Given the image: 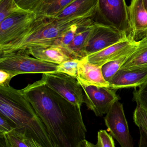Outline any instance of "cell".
<instances>
[{
    "label": "cell",
    "instance_id": "5",
    "mask_svg": "<svg viewBox=\"0 0 147 147\" xmlns=\"http://www.w3.org/2000/svg\"><path fill=\"white\" fill-rule=\"evenodd\" d=\"M93 20L110 26L129 36L128 6L125 0H98Z\"/></svg>",
    "mask_w": 147,
    "mask_h": 147
},
{
    "label": "cell",
    "instance_id": "15",
    "mask_svg": "<svg viewBox=\"0 0 147 147\" xmlns=\"http://www.w3.org/2000/svg\"><path fill=\"white\" fill-rule=\"evenodd\" d=\"M77 79L79 83L86 85L109 87V84L104 78L102 67L88 63L84 58L79 64Z\"/></svg>",
    "mask_w": 147,
    "mask_h": 147
},
{
    "label": "cell",
    "instance_id": "23",
    "mask_svg": "<svg viewBox=\"0 0 147 147\" xmlns=\"http://www.w3.org/2000/svg\"><path fill=\"white\" fill-rule=\"evenodd\" d=\"M22 135L14 131L3 137L7 147H28Z\"/></svg>",
    "mask_w": 147,
    "mask_h": 147
},
{
    "label": "cell",
    "instance_id": "11",
    "mask_svg": "<svg viewBox=\"0 0 147 147\" xmlns=\"http://www.w3.org/2000/svg\"><path fill=\"white\" fill-rule=\"evenodd\" d=\"M129 37L138 41L147 36V10L143 0H131L128 6Z\"/></svg>",
    "mask_w": 147,
    "mask_h": 147
},
{
    "label": "cell",
    "instance_id": "24",
    "mask_svg": "<svg viewBox=\"0 0 147 147\" xmlns=\"http://www.w3.org/2000/svg\"><path fill=\"white\" fill-rule=\"evenodd\" d=\"M44 0H14L20 9L29 13H35Z\"/></svg>",
    "mask_w": 147,
    "mask_h": 147
},
{
    "label": "cell",
    "instance_id": "30",
    "mask_svg": "<svg viewBox=\"0 0 147 147\" xmlns=\"http://www.w3.org/2000/svg\"><path fill=\"white\" fill-rule=\"evenodd\" d=\"M140 139L138 147H147V138L144 133L140 129Z\"/></svg>",
    "mask_w": 147,
    "mask_h": 147
},
{
    "label": "cell",
    "instance_id": "22",
    "mask_svg": "<svg viewBox=\"0 0 147 147\" xmlns=\"http://www.w3.org/2000/svg\"><path fill=\"white\" fill-rule=\"evenodd\" d=\"M81 59H71L59 64L57 72L70 75L77 78L78 73V65Z\"/></svg>",
    "mask_w": 147,
    "mask_h": 147
},
{
    "label": "cell",
    "instance_id": "25",
    "mask_svg": "<svg viewBox=\"0 0 147 147\" xmlns=\"http://www.w3.org/2000/svg\"><path fill=\"white\" fill-rule=\"evenodd\" d=\"M133 100L137 105H141L147 109V82L135 89Z\"/></svg>",
    "mask_w": 147,
    "mask_h": 147
},
{
    "label": "cell",
    "instance_id": "31",
    "mask_svg": "<svg viewBox=\"0 0 147 147\" xmlns=\"http://www.w3.org/2000/svg\"><path fill=\"white\" fill-rule=\"evenodd\" d=\"M79 147H96V145L89 142L86 140L82 141L79 144Z\"/></svg>",
    "mask_w": 147,
    "mask_h": 147
},
{
    "label": "cell",
    "instance_id": "10",
    "mask_svg": "<svg viewBox=\"0 0 147 147\" xmlns=\"http://www.w3.org/2000/svg\"><path fill=\"white\" fill-rule=\"evenodd\" d=\"M110 26L95 22L85 50V57L102 51L128 38Z\"/></svg>",
    "mask_w": 147,
    "mask_h": 147
},
{
    "label": "cell",
    "instance_id": "4",
    "mask_svg": "<svg viewBox=\"0 0 147 147\" xmlns=\"http://www.w3.org/2000/svg\"><path fill=\"white\" fill-rule=\"evenodd\" d=\"M27 50L0 54V70L9 72L13 77L25 74L57 72L58 65L30 57Z\"/></svg>",
    "mask_w": 147,
    "mask_h": 147
},
{
    "label": "cell",
    "instance_id": "28",
    "mask_svg": "<svg viewBox=\"0 0 147 147\" xmlns=\"http://www.w3.org/2000/svg\"><path fill=\"white\" fill-rule=\"evenodd\" d=\"M14 77L9 72L0 70V86L10 85L9 83Z\"/></svg>",
    "mask_w": 147,
    "mask_h": 147
},
{
    "label": "cell",
    "instance_id": "8",
    "mask_svg": "<svg viewBox=\"0 0 147 147\" xmlns=\"http://www.w3.org/2000/svg\"><path fill=\"white\" fill-rule=\"evenodd\" d=\"M79 84L83 91L84 103L96 116L107 114L113 105L120 99L115 90L109 87Z\"/></svg>",
    "mask_w": 147,
    "mask_h": 147
},
{
    "label": "cell",
    "instance_id": "6",
    "mask_svg": "<svg viewBox=\"0 0 147 147\" xmlns=\"http://www.w3.org/2000/svg\"><path fill=\"white\" fill-rule=\"evenodd\" d=\"M42 79L51 89L81 108L84 103L83 91L77 78L57 71L42 74Z\"/></svg>",
    "mask_w": 147,
    "mask_h": 147
},
{
    "label": "cell",
    "instance_id": "13",
    "mask_svg": "<svg viewBox=\"0 0 147 147\" xmlns=\"http://www.w3.org/2000/svg\"><path fill=\"white\" fill-rule=\"evenodd\" d=\"M97 5L98 0H75L54 17L64 20L93 19Z\"/></svg>",
    "mask_w": 147,
    "mask_h": 147
},
{
    "label": "cell",
    "instance_id": "9",
    "mask_svg": "<svg viewBox=\"0 0 147 147\" xmlns=\"http://www.w3.org/2000/svg\"><path fill=\"white\" fill-rule=\"evenodd\" d=\"M108 131L121 147H134L123 105L118 101L111 106L104 117Z\"/></svg>",
    "mask_w": 147,
    "mask_h": 147
},
{
    "label": "cell",
    "instance_id": "33",
    "mask_svg": "<svg viewBox=\"0 0 147 147\" xmlns=\"http://www.w3.org/2000/svg\"><path fill=\"white\" fill-rule=\"evenodd\" d=\"M144 2V5H145V7L147 10V0H143Z\"/></svg>",
    "mask_w": 147,
    "mask_h": 147
},
{
    "label": "cell",
    "instance_id": "17",
    "mask_svg": "<svg viewBox=\"0 0 147 147\" xmlns=\"http://www.w3.org/2000/svg\"><path fill=\"white\" fill-rule=\"evenodd\" d=\"M147 69V36L139 48L128 59L120 70Z\"/></svg>",
    "mask_w": 147,
    "mask_h": 147
},
{
    "label": "cell",
    "instance_id": "1",
    "mask_svg": "<svg viewBox=\"0 0 147 147\" xmlns=\"http://www.w3.org/2000/svg\"><path fill=\"white\" fill-rule=\"evenodd\" d=\"M22 90L45 125L55 147H79L87 129L80 108L49 87L42 78Z\"/></svg>",
    "mask_w": 147,
    "mask_h": 147
},
{
    "label": "cell",
    "instance_id": "3",
    "mask_svg": "<svg viewBox=\"0 0 147 147\" xmlns=\"http://www.w3.org/2000/svg\"><path fill=\"white\" fill-rule=\"evenodd\" d=\"M83 19L64 20L38 16L29 31L20 38L0 47V54L27 50L33 47L51 46L72 25Z\"/></svg>",
    "mask_w": 147,
    "mask_h": 147
},
{
    "label": "cell",
    "instance_id": "14",
    "mask_svg": "<svg viewBox=\"0 0 147 147\" xmlns=\"http://www.w3.org/2000/svg\"><path fill=\"white\" fill-rule=\"evenodd\" d=\"M147 82V69L119 70L109 83L114 90L137 88Z\"/></svg>",
    "mask_w": 147,
    "mask_h": 147
},
{
    "label": "cell",
    "instance_id": "26",
    "mask_svg": "<svg viewBox=\"0 0 147 147\" xmlns=\"http://www.w3.org/2000/svg\"><path fill=\"white\" fill-rule=\"evenodd\" d=\"M96 147H115L113 138L105 130H100L98 133Z\"/></svg>",
    "mask_w": 147,
    "mask_h": 147
},
{
    "label": "cell",
    "instance_id": "21",
    "mask_svg": "<svg viewBox=\"0 0 147 147\" xmlns=\"http://www.w3.org/2000/svg\"><path fill=\"white\" fill-rule=\"evenodd\" d=\"M22 11L14 0H0V22L12 14Z\"/></svg>",
    "mask_w": 147,
    "mask_h": 147
},
{
    "label": "cell",
    "instance_id": "2",
    "mask_svg": "<svg viewBox=\"0 0 147 147\" xmlns=\"http://www.w3.org/2000/svg\"><path fill=\"white\" fill-rule=\"evenodd\" d=\"M0 114L10 120L15 131L43 147H55L44 124L22 90L0 86Z\"/></svg>",
    "mask_w": 147,
    "mask_h": 147
},
{
    "label": "cell",
    "instance_id": "27",
    "mask_svg": "<svg viewBox=\"0 0 147 147\" xmlns=\"http://www.w3.org/2000/svg\"><path fill=\"white\" fill-rule=\"evenodd\" d=\"M15 130L13 123L4 116L0 114V138Z\"/></svg>",
    "mask_w": 147,
    "mask_h": 147
},
{
    "label": "cell",
    "instance_id": "19",
    "mask_svg": "<svg viewBox=\"0 0 147 147\" xmlns=\"http://www.w3.org/2000/svg\"><path fill=\"white\" fill-rule=\"evenodd\" d=\"M75 0H44L35 13L38 16L54 17Z\"/></svg>",
    "mask_w": 147,
    "mask_h": 147
},
{
    "label": "cell",
    "instance_id": "12",
    "mask_svg": "<svg viewBox=\"0 0 147 147\" xmlns=\"http://www.w3.org/2000/svg\"><path fill=\"white\" fill-rule=\"evenodd\" d=\"M139 41L128 37L102 51L89 55L84 59L88 63L102 67L107 63L116 60L127 53Z\"/></svg>",
    "mask_w": 147,
    "mask_h": 147
},
{
    "label": "cell",
    "instance_id": "7",
    "mask_svg": "<svg viewBox=\"0 0 147 147\" xmlns=\"http://www.w3.org/2000/svg\"><path fill=\"white\" fill-rule=\"evenodd\" d=\"M37 18L35 13L22 11L12 14L0 22V47L22 38Z\"/></svg>",
    "mask_w": 147,
    "mask_h": 147
},
{
    "label": "cell",
    "instance_id": "29",
    "mask_svg": "<svg viewBox=\"0 0 147 147\" xmlns=\"http://www.w3.org/2000/svg\"><path fill=\"white\" fill-rule=\"evenodd\" d=\"M24 141L28 147H43L34 139L24 136Z\"/></svg>",
    "mask_w": 147,
    "mask_h": 147
},
{
    "label": "cell",
    "instance_id": "20",
    "mask_svg": "<svg viewBox=\"0 0 147 147\" xmlns=\"http://www.w3.org/2000/svg\"><path fill=\"white\" fill-rule=\"evenodd\" d=\"M133 120L135 125L144 133L147 138V109L137 105L133 113Z\"/></svg>",
    "mask_w": 147,
    "mask_h": 147
},
{
    "label": "cell",
    "instance_id": "18",
    "mask_svg": "<svg viewBox=\"0 0 147 147\" xmlns=\"http://www.w3.org/2000/svg\"><path fill=\"white\" fill-rule=\"evenodd\" d=\"M142 40H140L137 45L133 47L127 53L116 60L109 62L102 67L104 78L107 82L109 83L116 73L120 70L131 55L136 51L141 45Z\"/></svg>",
    "mask_w": 147,
    "mask_h": 147
},
{
    "label": "cell",
    "instance_id": "16",
    "mask_svg": "<svg viewBox=\"0 0 147 147\" xmlns=\"http://www.w3.org/2000/svg\"><path fill=\"white\" fill-rule=\"evenodd\" d=\"M27 51L29 55L35 58L56 64L72 59L57 47L40 46L31 47Z\"/></svg>",
    "mask_w": 147,
    "mask_h": 147
},
{
    "label": "cell",
    "instance_id": "32",
    "mask_svg": "<svg viewBox=\"0 0 147 147\" xmlns=\"http://www.w3.org/2000/svg\"><path fill=\"white\" fill-rule=\"evenodd\" d=\"M0 147H7L3 138H0Z\"/></svg>",
    "mask_w": 147,
    "mask_h": 147
}]
</instances>
